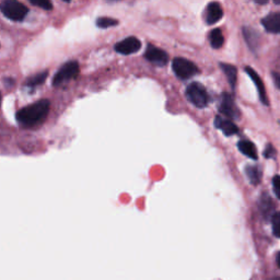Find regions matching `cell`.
Instances as JSON below:
<instances>
[{"mask_svg":"<svg viewBox=\"0 0 280 280\" xmlns=\"http://www.w3.org/2000/svg\"><path fill=\"white\" fill-rule=\"evenodd\" d=\"M49 105V101L45 99L32 103L17 112V120L23 126H34L47 116Z\"/></svg>","mask_w":280,"mask_h":280,"instance_id":"6da1fadb","label":"cell"},{"mask_svg":"<svg viewBox=\"0 0 280 280\" xmlns=\"http://www.w3.org/2000/svg\"><path fill=\"white\" fill-rule=\"evenodd\" d=\"M3 15L12 21H23L24 18L27 17L29 9L27 6L18 0H6L2 4Z\"/></svg>","mask_w":280,"mask_h":280,"instance_id":"7a4b0ae2","label":"cell"},{"mask_svg":"<svg viewBox=\"0 0 280 280\" xmlns=\"http://www.w3.org/2000/svg\"><path fill=\"white\" fill-rule=\"evenodd\" d=\"M79 63L76 60H69L65 62L54 76L52 85L54 87H58L75 79L79 75Z\"/></svg>","mask_w":280,"mask_h":280,"instance_id":"3957f363","label":"cell"},{"mask_svg":"<svg viewBox=\"0 0 280 280\" xmlns=\"http://www.w3.org/2000/svg\"><path fill=\"white\" fill-rule=\"evenodd\" d=\"M186 98L198 109L206 107L209 103V97L205 87L200 85L199 82H193L186 88Z\"/></svg>","mask_w":280,"mask_h":280,"instance_id":"277c9868","label":"cell"},{"mask_svg":"<svg viewBox=\"0 0 280 280\" xmlns=\"http://www.w3.org/2000/svg\"><path fill=\"white\" fill-rule=\"evenodd\" d=\"M172 69H173L176 77L183 80L192 78L199 73L198 67L193 61L183 58V57H176L173 59V61H172Z\"/></svg>","mask_w":280,"mask_h":280,"instance_id":"5b68a950","label":"cell"},{"mask_svg":"<svg viewBox=\"0 0 280 280\" xmlns=\"http://www.w3.org/2000/svg\"><path fill=\"white\" fill-rule=\"evenodd\" d=\"M145 58L156 66L163 67L167 65L169 61V55L167 52H164L163 49L149 44L145 52Z\"/></svg>","mask_w":280,"mask_h":280,"instance_id":"8992f818","label":"cell"},{"mask_svg":"<svg viewBox=\"0 0 280 280\" xmlns=\"http://www.w3.org/2000/svg\"><path fill=\"white\" fill-rule=\"evenodd\" d=\"M219 112L231 119H238L240 117V111L234 103V100L229 93H222Z\"/></svg>","mask_w":280,"mask_h":280,"instance_id":"52a82bcc","label":"cell"},{"mask_svg":"<svg viewBox=\"0 0 280 280\" xmlns=\"http://www.w3.org/2000/svg\"><path fill=\"white\" fill-rule=\"evenodd\" d=\"M114 48H115L118 54L122 55L135 54L142 48V42H140L136 36H129L126 37L123 41H119Z\"/></svg>","mask_w":280,"mask_h":280,"instance_id":"ba28073f","label":"cell"},{"mask_svg":"<svg viewBox=\"0 0 280 280\" xmlns=\"http://www.w3.org/2000/svg\"><path fill=\"white\" fill-rule=\"evenodd\" d=\"M222 16H224V10H222L220 4L210 3L206 7L205 21L208 25H213L220 21Z\"/></svg>","mask_w":280,"mask_h":280,"instance_id":"9c48e42d","label":"cell"},{"mask_svg":"<svg viewBox=\"0 0 280 280\" xmlns=\"http://www.w3.org/2000/svg\"><path fill=\"white\" fill-rule=\"evenodd\" d=\"M215 127L225 133L226 136H233L239 132V127L235 125L232 120L226 119L221 116H216L215 118Z\"/></svg>","mask_w":280,"mask_h":280,"instance_id":"30bf717a","label":"cell"},{"mask_svg":"<svg viewBox=\"0 0 280 280\" xmlns=\"http://www.w3.org/2000/svg\"><path fill=\"white\" fill-rule=\"evenodd\" d=\"M245 72L252 78L254 84H255V86L257 88L258 94H259V99H260V101H262V103L265 104V105H268V100H267V94H266L262 79H260L259 76L256 74L255 70H254L251 67H245Z\"/></svg>","mask_w":280,"mask_h":280,"instance_id":"8fae6325","label":"cell"},{"mask_svg":"<svg viewBox=\"0 0 280 280\" xmlns=\"http://www.w3.org/2000/svg\"><path fill=\"white\" fill-rule=\"evenodd\" d=\"M263 27L270 33H280V12L266 16L262 20Z\"/></svg>","mask_w":280,"mask_h":280,"instance_id":"7c38bea8","label":"cell"},{"mask_svg":"<svg viewBox=\"0 0 280 280\" xmlns=\"http://www.w3.org/2000/svg\"><path fill=\"white\" fill-rule=\"evenodd\" d=\"M238 148L244 156L253 159V160H256L257 159L256 147L253 143L249 142V140H241L238 144Z\"/></svg>","mask_w":280,"mask_h":280,"instance_id":"4fadbf2b","label":"cell"},{"mask_svg":"<svg viewBox=\"0 0 280 280\" xmlns=\"http://www.w3.org/2000/svg\"><path fill=\"white\" fill-rule=\"evenodd\" d=\"M220 67L222 69V72L225 73V75L227 76V79L230 84L231 88L234 89L235 85H237V76H238V70L233 65H230V63H225L221 62Z\"/></svg>","mask_w":280,"mask_h":280,"instance_id":"5bb4252c","label":"cell"},{"mask_svg":"<svg viewBox=\"0 0 280 280\" xmlns=\"http://www.w3.org/2000/svg\"><path fill=\"white\" fill-rule=\"evenodd\" d=\"M245 173L247 175V179L253 185H257L262 180V171L256 165H247L245 169Z\"/></svg>","mask_w":280,"mask_h":280,"instance_id":"9a60e30c","label":"cell"},{"mask_svg":"<svg viewBox=\"0 0 280 280\" xmlns=\"http://www.w3.org/2000/svg\"><path fill=\"white\" fill-rule=\"evenodd\" d=\"M209 41H210V45H212L213 48L218 49L220 47H222L225 43V39L224 35H222V32L220 29H214L212 32L209 33Z\"/></svg>","mask_w":280,"mask_h":280,"instance_id":"2e32d148","label":"cell"},{"mask_svg":"<svg viewBox=\"0 0 280 280\" xmlns=\"http://www.w3.org/2000/svg\"><path fill=\"white\" fill-rule=\"evenodd\" d=\"M243 35L246 43L249 44V46L254 50L258 45V34L256 31H254L251 28H243Z\"/></svg>","mask_w":280,"mask_h":280,"instance_id":"e0dca14e","label":"cell"},{"mask_svg":"<svg viewBox=\"0 0 280 280\" xmlns=\"http://www.w3.org/2000/svg\"><path fill=\"white\" fill-rule=\"evenodd\" d=\"M273 206H272V201L270 199V197L268 195H263L262 198L259 199V209L262 214L265 216V217H268L269 215H271V210H272Z\"/></svg>","mask_w":280,"mask_h":280,"instance_id":"ac0fdd59","label":"cell"},{"mask_svg":"<svg viewBox=\"0 0 280 280\" xmlns=\"http://www.w3.org/2000/svg\"><path fill=\"white\" fill-rule=\"evenodd\" d=\"M47 76H48V73L46 72V70H45V72H42V73L37 74L35 76H32V77L29 78L28 81H27V87L34 88V87L42 85L43 82H45Z\"/></svg>","mask_w":280,"mask_h":280,"instance_id":"d6986e66","label":"cell"},{"mask_svg":"<svg viewBox=\"0 0 280 280\" xmlns=\"http://www.w3.org/2000/svg\"><path fill=\"white\" fill-rule=\"evenodd\" d=\"M95 23H97V25L100 29H109L117 25L118 21L115 20V19L109 18V17H100Z\"/></svg>","mask_w":280,"mask_h":280,"instance_id":"ffe728a7","label":"cell"},{"mask_svg":"<svg viewBox=\"0 0 280 280\" xmlns=\"http://www.w3.org/2000/svg\"><path fill=\"white\" fill-rule=\"evenodd\" d=\"M271 224L273 235L277 238H280V213H275L272 215Z\"/></svg>","mask_w":280,"mask_h":280,"instance_id":"44dd1931","label":"cell"},{"mask_svg":"<svg viewBox=\"0 0 280 280\" xmlns=\"http://www.w3.org/2000/svg\"><path fill=\"white\" fill-rule=\"evenodd\" d=\"M30 3L33 6H37L44 10H52L53 4L49 3L48 0H30Z\"/></svg>","mask_w":280,"mask_h":280,"instance_id":"7402d4cb","label":"cell"},{"mask_svg":"<svg viewBox=\"0 0 280 280\" xmlns=\"http://www.w3.org/2000/svg\"><path fill=\"white\" fill-rule=\"evenodd\" d=\"M272 187H273V192H275L276 196L280 199V176L276 175L272 179Z\"/></svg>","mask_w":280,"mask_h":280,"instance_id":"603a6c76","label":"cell"},{"mask_svg":"<svg viewBox=\"0 0 280 280\" xmlns=\"http://www.w3.org/2000/svg\"><path fill=\"white\" fill-rule=\"evenodd\" d=\"M275 155H276V151H275V149L272 148V146L271 145L267 146L265 151H264V157L266 159H271V158L275 157Z\"/></svg>","mask_w":280,"mask_h":280,"instance_id":"cb8c5ba5","label":"cell"},{"mask_svg":"<svg viewBox=\"0 0 280 280\" xmlns=\"http://www.w3.org/2000/svg\"><path fill=\"white\" fill-rule=\"evenodd\" d=\"M273 79H275V84L280 89V75H275V74H273Z\"/></svg>","mask_w":280,"mask_h":280,"instance_id":"d4e9b609","label":"cell"},{"mask_svg":"<svg viewBox=\"0 0 280 280\" xmlns=\"http://www.w3.org/2000/svg\"><path fill=\"white\" fill-rule=\"evenodd\" d=\"M277 264H278L279 268H280V253L278 254V257H277Z\"/></svg>","mask_w":280,"mask_h":280,"instance_id":"484cf974","label":"cell"},{"mask_svg":"<svg viewBox=\"0 0 280 280\" xmlns=\"http://www.w3.org/2000/svg\"><path fill=\"white\" fill-rule=\"evenodd\" d=\"M271 280H280V277H276V278H272Z\"/></svg>","mask_w":280,"mask_h":280,"instance_id":"4316f807","label":"cell"}]
</instances>
